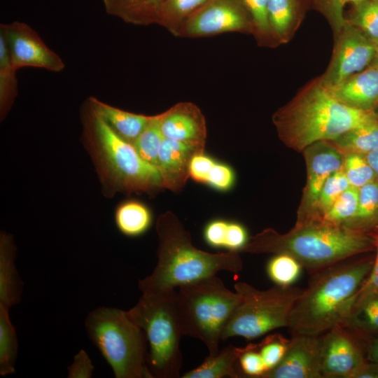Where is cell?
<instances>
[{
  "label": "cell",
  "instance_id": "1",
  "mask_svg": "<svg viewBox=\"0 0 378 378\" xmlns=\"http://www.w3.org/2000/svg\"><path fill=\"white\" fill-rule=\"evenodd\" d=\"M158 262L153 272L138 282L144 297H153L216 275L220 271L237 273L242 269L239 252L211 253L197 248L190 233L172 211L159 216Z\"/></svg>",
  "mask_w": 378,
  "mask_h": 378
},
{
  "label": "cell",
  "instance_id": "2",
  "mask_svg": "<svg viewBox=\"0 0 378 378\" xmlns=\"http://www.w3.org/2000/svg\"><path fill=\"white\" fill-rule=\"evenodd\" d=\"M351 257L310 274L290 312L291 335L319 336L340 325L354 304L374 258Z\"/></svg>",
  "mask_w": 378,
  "mask_h": 378
},
{
  "label": "cell",
  "instance_id": "3",
  "mask_svg": "<svg viewBox=\"0 0 378 378\" xmlns=\"http://www.w3.org/2000/svg\"><path fill=\"white\" fill-rule=\"evenodd\" d=\"M370 232L318 220L296 222L286 233L267 228L251 237L240 251L251 253H285L309 273L375 248Z\"/></svg>",
  "mask_w": 378,
  "mask_h": 378
},
{
  "label": "cell",
  "instance_id": "4",
  "mask_svg": "<svg viewBox=\"0 0 378 378\" xmlns=\"http://www.w3.org/2000/svg\"><path fill=\"white\" fill-rule=\"evenodd\" d=\"M377 115L348 106L314 78L272 116L279 139L288 147L302 150L320 141H332Z\"/></svg>",
  "mask_w": 378,
  "mask_h": 378
},
{
  "label": "cell",
  "instance_id": "5",
  "mask_svg": "<svg viewBox=\"0 0 378 378\" xmlns=\"http://www.w3.org/2000/svg\"><path fill=\"white\" fill-rule=\"evenodd\" d=\"M83 138L109 196L116 192H151L162 188L158 169L146 162L134 146L118 136L90 102L83 113Z\"/></svg>",
  "mask_w": 378,
  "mask_h": 378
},
{
  "label": "cell",
  "instance_id": "6",
  "mask_svg": "<svg viewBox=\"0 0 378 378\" xmlns=\"http://www.w3.org/2000/svg\"><path fill=\"white\" fill-rule=\"evenodd\" d=\"M175 302L183 335L200 340L209 356L220 351L223 330L241 295L228 289L216 275L180 286Z\"/></svg>",
  "mask_w": 378,
  "mask_h": 378
},
{
  "label": "cell",
  "instance_id": "7",
  "mask_svg": "<svg viewBox=\"0 0 378 378\" xmlns=\"http://www.w3.org/2000/svg\"><path fill=\"white\" fill-rule=\"evenodd\" d=\"M85 326L115 377L153 378L147 365L146 336L127 311L98 307L88 314Z\"/></svg>",
  "mask_w": 378,
  "mask_h": 378
},
{
  "label": "cell",
  "instance_id": "8",
  "mask_svg": "<svg viewBox=\"0 0 378 378\" xmlns=\"http://www.w3.org/2000/svg\"><path fill=\"white\" fill-rule=\"evenodd\" d=\"M176 290L142 296L127 311L144 332L149 346L147 365L153 378H178L183 364L180 340L183 336L175 302Z\"/></svg>",
  "mask_w": 378,
  "mask_h": 378
},
{
  "label": "cell",
  "instance_id": "9",
  "mask_svg": "<svg viewBox=\"0 0 378 378\" xmlns=\"http://www.w3.org/2000/svg\"><path fill=\"white\" fill-rule=\"evenodd\" d=\"M234 290L241 300L227 322L221 340L232 337L253 340L268 332L288 327L293 307L303 288L276 285L261 290L245 282H237Z\"/></svg>",
  "mask_w": 378,
  "mask_h": 378
},
{
  "label": "cell",
  "instance_id": "10",
  "mask_svg": "<svg viewBox=\"0 0 378 378\" xmlns=\"http://www.w3.org/2000/svg\"><path fill=\"white\" fill-rule=\"evenodd\" d=\"M227 32L253 34L251 17L242 0H206L181 24L174 35L197 38Z\"/></svg>",
  "mask_w": 378,
  "mask_h": 378
},
{
  "label": "cell",
  "instance_id": "11",
  "mask_svg": "<svg viewBox=\"0 0 378 378\" xmlns=\"http://www.w3.org/2000/svg\"><path fill=\"white\" fill-rule=\"evenodd\" d=\"M377 48L358 28L348 21L335 36V46L330 64L320 76L330 89L362 71L373 62Z\"/></svg>",
  "mask_w": 378,
  "mask_h": 378
},
{
  "label": "cell",
  "instance_id": "12",
  "mask_svg": "<svg viewBox=\"0 0 378 378\" xmlns=\"http://www.w3.org/2000/svg\"><path fill=\"white\" fill-rule=\"evenodd\" d=\"M4 38L13 68L31 66L59 72L64 68L61 57L50 49L39 35L24 22L1 24Z\"/></svg>",
  "mask_w": 378,
  "mask_h": 378
},
{
  "label": "cell",
  "instance_id": "13",
  "mask_svg": "<svg viewBox=\"0 0 378 378\" xmlns=\"http://www.w3.org/2000/svg\"><path fill=\"white\" fill-rule=\"evenodd\" d=\"M323 378H353L367 360L362 340L342 326L321 335Z\"/></svg>",
  "mask_w": 378,
  "mask_h": 378
},
{
  "label": "cell",
  "instance_id": "14",
  "mask_svg": "<svg viewBox=\"0 0 378 378\" xmlns=\"http://www.w3.org/2000/svg\"><path fill=\"white\" fill-rule=\"evenodd\" d=\"M307 166V183L297 220L309 215L326 180L342 168L344 154L330 141L315 142L302 150Z\"/></svg>",
  "mask_w": 378,
  "mask_h": 378
},
{
  "label": "cell",
  "instance_id": "15",
  "mask_svg": "<svg viewBox=\"0 0 378 378\" xmlns=\"http://www.w3.org/2000/svg\"><path fill=\"white\" fill-rule=\"evenodd\" d=\"M262 378H323L321 335H292L281 362Z\"/></svg>",
  "mask_w": 378,
  "mask_h": 378
},
{
  "label": "cell",
  "instance_id": "16",
  "mask_svg": "<svg viewBox=\"0 0 378 378\" xmlns=\"http://www.w3.org/2000/svg\"><path fill=\"white\" fill-rule=\"evenodd\" d=\"M164 138L172 139L204 153L206 128L200 109L190 102H180L159 114Z\"/></svg>",
  "mask_w": 378,
  "mask_h": 378
},
{
  "label": "cell",
  "instance_id": "17",
  "mask_svg": "<svg viewBox=\"0 0 378 378\" xmlns=\"http://www.w3.org/2000/svg\"><path fill=\"white\" fill-rule=\"evenodd\" d=\"M328 90L348 106L367 111H378V66L372 64Z\"/></svg>",
  "mask_w": 378,
  "mask_h": 378
},
{
  "label": "cell",
  "instance_id": "18",
  "mask_svg": "<svg viewBox=\"0 0 378 378\" xmlns=\"http://www.w3.org/2000/svg\"><path fill=\"white\" fill-rule=\"evenodd\" d=\"M196 153L199 152L191 146L172 139H163L158 166L162 188L174 192L183 188L190 176V160Z\"/></svg>",
  "mask_w": 378,
  "mask_h": 378
},
{
  "label": "cell",
  "instance_id": "19",
  "mask_svg": "<svg viewBox=\"0 0 378 378\" xmlns=\"http://www.w3.org/2000/svg\"><path fill=\"white\" fill-rule=\"evenodd\" d=\"M16 247L13 236L0 234V304L8 307L20 302L23 284L15 266Z\"/></svg>",
  "mask_w": 378,
  "mask_h": 378
},
{
  "label": "cell",
  "instance_id": "20",
  "mask_svg": "<svg viewBox=\"0 0 378 378\" xmlns=\"http://www.w3.org/2000/svg\"><path fill=\"white\" fill-rule=\"evenodd\" d=\"M88 101L111 128L122 139L132 144L146 127L152 118V115L123 111L95 97H90Z\"/></svg>",
  "mask_w": 378,
  "mask_h": 378
},
{
  "label": "cell",
  "instance_id": "21",
  "mask_svg": "<svg viewBox=\"0 0 378 378\" xmlns=\"http://www.w3.org/2000/svg\"><path fill=\"white\" fill-rule=\"evenodd\" d=\"M340 325L366 342L378 337V294L357 298Z\"/></svg>",
  "mask_w": 378,
  "mask_h": 378
},
{
  "label": "cell",
  "instance_id": "22",
  "mask_svg": "<svg viewBox=\"0 0 378 378\" xmlns=\"http://www.w3.org/2000/svg\"><path fill=\"white\" fill-rule=\"evenodd\" d=\"M240 347L228 345L214 356H208L197 368L187 372L183 378L244 377L239 365Z\"/></svg>",
  "mask_w": 378,
  "mask_h": 378
},
{
  "label": "cell",
  "instance_id": "23",
  "mask_svg": "<svg viewBox=\"0 0 378 378\" xmlns=\"http://www.w3.org/2000/svg\"><path fill=\"white\" fill-rule=\"evenodd\" d=\"M106 13L125 22L148 25L158 22L160 0H101Z\"/></svg>",
  "mask_w": 378,
  "mask_h": 378
},
{
  "label": "cell",
  "instance_id": "24",
  "mask_svg": "<svg viewBox=\"0 0 378 378\" xmlns=\"http://www.w3.org/2000/svg\"><path fill=\"white\" fill-rule=\"evenodd\" d=\"M267 15L274 42L286 43L299 22L298 0H268Z\"/></svg>",
  "mask_w": 378,
  "mask_h": 378
},
{
  "label": "cell",
  "instance_id": "25",
  "mask_svg": "<svg viewBox=\"0 0 378 378\" xmlns=\"http://www.w3.org/2000/svg\"><path fill=\"white\" fill-rule=\"evenodd\" d=\"M329 141L343 154L356 153L367 155L377 150L378 111L372 119Z\"/></svg>",
  "mask_w": 378,
  "mask_h": 378
},
{
  "label": "cell",
  "instance_id": "26",
  "mask_svg": "<svg viewBox=\"0 0 378 378\" xmlns=\"http://www.w3.org/2000/svg\"><path fill=\"white\" fill-rule=\"evenodd\" d=\"M115 222L121 233L129 237L144 234L150 226L152 216L148 208L140 202L126 201L115 213Z\"/></svg>",
  "mask_w": 378,
  "mask_h": 378
},
{
  "label": "cell",
  "instance_id": "27",
  "mask_svg": "<svg viewBox=\"0 0 378 378\" xmlns=\"http://www.w3.org/2000/svg\"><path fill=\"white\" fill-rule=\"evenodd\" d=\"M378 227V181L358 189V205L351 228L365 232Z\"/></svg>",
  "mask_w": 378,
  "mask_h": 378
},
{
  "label": "cell",
  "instance_id": "28",
  "mask_svg": "<svg viewBox=\"0 0 378 378\" xmlns=\"http://www.w3.org/2000/svg\"><path fill=\"white\" fill-rule=\"evenodd\" d=\"M9 307L0 304V374H13L18 356L17 335L9 317Z\"/></svg>",
  "mask_w": 378,
  "mask_h": 378
},
{
  "label": "cell",
  "instance_id": "29",
  "mask_svg": "<svg viewBox=\"0 0 378 378\" xmlns=\"http://www.w3.org/2000/svg\"><path fill=\"white\" fill-rule=\"evenodd\" d=\"M206 0H160L158 22L174 34L181 24Z\"/></svg>",
  "mask_w": 378,
  "mask_h": 378
},
{
  "label": "cell",
  "instance_id": "30",
  "mask_svg": "<svg viewBox=\"0 0 378 378\" xmlns=\"http://www.w3.org/2000/svg\"><path fill=\"white\" fill-rule=\"evenodd\" d=\"M17 71L11 65L6 43L0 36V116L1 120L10 111L17 95Z\"/></svg>",
  "mask_w": 378,
  "mask_h": 378
},
{
  "label": "cell",
  "instance_id": "31",
  "mask_svg": "<svg viewBox=\"0 0 378 378\" xmlns=\"http://www.w3.org/2000/svg\"><path fill=\"white\" fill-rule=\"evenodd\" d=\"M358 205V189L350 186L317 220L351 228L357 213Z\"/></svg>",
  "mask_w": 378,
  "mask_h": 378
},
{
  "label": "cell",
  "instance_id": "32",
  "mask_svg": "<svg viewBox=\"0 0 378 378\" xmlns=\"http://www.w3.org/2000/svg\"><path fill=\"white\" fill-rule=\"evenodd\" d=\"M350 186L342 169L332 174L323 184L312 212L305 218L297 222L318 220Z\"/></svg>",
  "mask_w": 378,
  "mask_h": 378
},
{
  "label": "cell",
  "instance_id": "33",
  "mask_svg": "<svg viewBox=\"0 0 378 378\" xmlns=\"http://www.w3.org/2000/svg\"><path fill=\"white\" fill-rule=\"evenodd\" d=\"M164 136L160 127V115H152L151 120L132 144L140 157L156 167Z\"/></svg>",
  "mask_w": 378,
  "mask_h": 378
},
{
  "label": "cell",
  "instance_id": "34",
  "mask_svg": "<svg viewBox=\"0 0 378 378\" xmlns=\"http://www.w3.org/2000/svg\"><path fill=\"white\" fill-rule=\"evenodd\" d=\"M347 21L378 48V0H365L354 6Z\"/></svg>",
  "mask_w": 378,
  "mask_h": 378
},
{
  "label": "cell",
  "instance_id": "35",
  "mask_svg": "<svg viewBox=\"0 0 378 378\" xmlns=\"http://www.w3.org/2000/svg\"><path fill=\"white\" fill-rule=\"evenodd\" d=\"M302 265L292 256L285 253L275 254L267 262V272L276 285L291 286L300 275Z\"/></svg>",
  "mask_w": 378,
  "mask_h": 378
},
{
  "label": "cell",
  "instance_id": "36",
  "mask_svg": "<svg viewBox=\"0 0 378 378\" xmlns=\"http://www.w3.org/2000/svg\"><path fill=\"white\" fill-rule=\"evenodd\" d=\"M342 170L351 186L359 189L377 180L375 173L365 155L349 153L344 154Z\"/></svg>",
  "mask_w": 378,
  "mask_h": 378
},
{
  "label": "cell",
  "instance_id": "37",
  "mask_svg": "<svg viewBox=\"0 0 378 378\" xmlns=\"http://www.w3.org/2000/svg\"><path fill=\"white\" fill-rule=\"evenodd\" d=\"M252 20L253 34L262 44L274 42L268 20V0H242Z\"/></svg>",
  "mask_w": 378,
  "mask_h": 378
},
{
  "label": "cell",
  "instance_id": "38",
  "mask_svg": "<svg viewBox=\"0 0 378 378\" xmlns=\"http://www.w3.org/2000/svg\"><path fill=\"white\" fill-rule=\"evenodd\" d=\"M289 341L290 340L284 338L281 335L274 334L266 337L259 344H255L262 358L267 372L281 362L287 350Z\"/></svg>",
  "mask_w": 378,
  "mask_h": 378
},
{
  "label": "cell",
  "instance_id": "39",
  "mask_svg": "<svg viewBox=\"0 0 378 378\" xmlns=\"http://www.w3.org/2000/svg\"><path fill=\"white\" fill-rule=\"evenodd\" d=\"M363 1L365 0H314L316 8L330 23L335 36L347 22L344 15L346 5L350 4L354 6Z\"/></svg>",
  "mask_w": 378,
  "mask_h": 378
},
{
  "label": "cell",
  "instance_id": "40",
  "mask_svg": "<svg viewBox=\"0 0 378 378\" xmlns=\"http://www.w3.org/2000/svg\"><path fill=\"white\" fill-rule=\"evenodd\" d=\"M239 365L244 377L262 378L267 372L262 358L255 344L240 348Z\"/></svg>",
  "mask_w": 378,
  "mask_h": 378
},
{
  "label": "cell",
  "instance_id": "41",
  "mask_svg": "<svg viewBox=\"0 0 378 378\" xmlns=\"http://www.w3.org/2000/svg\"><path fill=\"white\" fill-rule=\"evenodd\" d=\"M234 179V174L231 167L215 161L206 176L204 183L223 191L232 187Z\"/></svg>",
  "mask_w": 378,
  "mask_h": 378
},
{
  "label": "cell",
  "instance_id": "42",
  "mask_svg": "<svg viewBox=\"0 0 378 378\" xmlns=\"http://www.w3.org/2000/svg\"><path fill=\"white\" fill-rule=\"evenodd\" d=\"M248 241V234L244 227L235 222H228L224 248L228 251L240 252Z\"/></svg>",
  "mask_w": 378,
  "mask_h": 378
},
{
  "label": "cell",
  "instance_id": "43",
  "mask_svg": "<svg viewBox=\"0 0 378 378\" xmlns=\"http://www.w3.org/2000/svg\"><path fill=\"white\" fill-rule=\"evenodd\" d=\"M215 160L204 153L195 154L190 163L189 176L195 181L204 183L206 176Z\"/></svg>",
  "mask_w": 378,
  "mask_h": 378
},
{
  "label": "cell",
  "instance_id": "44",
  "mask_svg": "<svg viewBox=\"0 0 378 378\" xmlns=\"http://www.w3.org/2000/svg\"><path fill=\"white\" fill-rule=\"evenodd\" d=\"M94 371L93 364L84 350H80L68 368L69 378H90Z\"/></svg>",
  "mask_w": 378,
  "mask_h": 378
},
{
  "label": "cell",
  "instance_id": "45",
  "mask_svg": "<svg viewBox=\"0 0 378 378\" xmlns=\"http://www.w3.org/2000/svg\"><path fill=\"white\" fill-rule=\"evenodd\" d=\"M228 222L216 220L206 225L204 231L206 241L214 247H225Z\"/></svg>",
  "mask_w": 378,
  "mask_h": 378
},
{
  "label": "cell",
  "instance_id": "46",
  "mask_svg": "<svg viewBox=\"0 0 378 378\" xmlns=\"http://www.w3.org/2000/svg\"><path fill=\"white\" fill-rule=\"evenodd\" d=\"M375 238L376 255L373 267L370 274L358 291L357 298L370 295L378 294V236Z\"/></svg>",
  "mask_w": 378,
  "mask_h": 378
},
{
  "label": "cell",
  "instance_id": "47",
  "mask_svg": "<svg viewBox=\"0 0 378 378\" xmlns=\"http://www.w3.org/2000/svg\"><path fill=\"white\" fill-rule=\"evenodd\" d=\"M353 378H378V362L366 360Z\"/></svg>",
  "mask_w": 378,
  "mask_h": 378
},
{
  "label": "cell",
  "instance_id": "48",
  "mask_svg": "<svg viewBox=\"0 0 378 378\" xmlns=\"http://www.w3.org/2000/svg\"><path fill=\"white\" fill-rule=\"evenodd\" d=\"M365 356L367 360L378 362V337L366 342Z\"/></svg>",
  "mask_w": 378,
  "mask_h": 378
},
{
  "label": "cell",
  "instance_id": "49",
  "mask_svg": "<svg viewBox=\"0 0 378 378\" xmlns=\"http://www.w3.org/2000/svg\"><path fill=\"white\" fill-rule=\"evenodd\" d=\"M365 158L373 169L378 181V149L365 155Z\"/></svg>",
  "mask_w": 378,
  "mask_h": 378
},
{
  "label": "cell",
  "instance_id": "50",
  "mask_svg": "<svg viewBox=\"0 0 378 378\" xmlns=\"http://www.w3.org/2000/svg\"><path fill=\"white\" fill-rule=\"evenodd\" d=\"M372 64H375V65H377L378 66V48H377V53H376L374 59V61H373V62Z\"/></svg>",
  "mask_w": 378,
  "mask_h": 378
}]
</instances>
